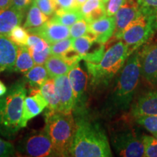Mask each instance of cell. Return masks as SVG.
Wrapping results in <instances>:
<instances>
[{
    "mask_svg": "<svg viewBox=\"0 0 157 157\" xmlns=\"http://www.w3.org/2000/svg\"><path fill=\"white\" fill-rule=\"evenodd\" d=\"M124 2V0H108L107 2L105 3V8L108 16H114Z\"/></svg>",
    "mask_w": 157,
    "mask_h": 157,
    "instance_id": "e575fe53",
    "label": "cell"
},
{
    "mask_svg": "<svg viewBox=\"0 0 157 157\" xmlns=\"http://www.w3.org/2000/svg\"><path fill=\"white\" fill-rule=\"evenodd\" d=\"M57 5V10L63 9H78L76 7L75 0H56Z\"/></svg>",
    "mask_w": 157,
    "mask_h": 157,
    "instance_id": "ab89813d",
    "label": "cell"
},
{
    "mask_svg": "<svg viewBox=\"0 0 157 157\" xmlns=\"http://www.w3.org/2000/svg\"><path fill=\"white\" fill-rule=\"evenodd\" d=\"M34 61L31 57L27 45L18 46L16 61L13 71L21 73H26L34 66Z\"/></svg>",
    "mask_w": 157,
    "mask_h": 157,
    "instance_id": "44dd1931",
    "label": "cell"
},
{
    "mask_svg": "<svg viewBox=\"0 0 157 157\" xmlns=\"http://www.w3.org/2000/svg\"><path fill=\"white\" fill-rule=\"evenodd\" d=\"M7 36L15 42V44L18 46L21 45H26L28 42L29 34L28 31L25 30L24 27L21 26V25H17L12 30Z\"/></svg>",
    "mask_w": 157,
    "mask_h": 157,
    "instance_id": "484cf974",
    "label": "cell"
},
{
    "mask_svg": "<svg viewBox=\"0 0 157 157\" xmlns=\"http://www.w3.org/2000/svg\"><path fill=\"white\" fill-rule=\"evenodd\" d=\"M23 149L27 155L31 156H55L52 141L44 129L42 132L35 133L29 136L25 140Z\"/></svg>",
    "mask_w": 157,
    "mask_h": 157,
    "instance_id": "9c48e42d",
    "label": "cell"
},
{
    "mask_svg": "<svg viewBox=\"0 0 157 157\" xmlns=\"http://www.w3.org/2000/svg\"><path fill=\"white\" fill-rule=\"evenodd\" d=\"M13 7L12 0H0V8H7Z\"/></svg>",
    "mask_w": 157,
    "mask_h": 157,
    "instance_id": "7bdbcfd3",
    "label": "cell"
},
{
    "mask_svg": "<svg viewBox=\"0 0 157 157\" xmlns=\"http://www.w3.org/2000/svg\"><path fill=\"white\" fill-rule=\"evenodd\" d=\"M34 2L41 11L48 16L53 15L57 10L56 0H34Z\"/></svg>",
    "mask_w": 157,
    "mask_h": 157,
    "instance_id": "1f68e13d",
    "label": "cell"
},
{
    "mask_svg": "<svg viewBox=\"0 0 157 157\" xmlns=\"http://www.w3.org/2000/svg\"><path fill=\"white\" fill-rule=\"evenodd\" d=\"M49 77L48 71L42 65H36L25 73V78L33 88H40Z\"/></svg>",
    "mask_w": 157,
    "mask_h": 157,
    "instance_id": "cb8c5ba5",
    "label": "cell"
},
{
    "mask_svg": "<svg viewBox=\"0 0 157 157\" xmlns=\"http://www.w3.org/2000/svg\"><path fill=\"white\" fill-rule=\"evenodd\" d=\"M155 32L149 15L141 11L136 18L125 27L119 40L126 44L133 52L146 43Z\"/></svg>",
    "mask_w": 157,
    "mask_h": 157,
    "instance_id": "8992f818",
    "label": "cell"
},
{
    "mask_svg": "<svg viewBox=\"0 0 157 157\" xmlns=\"http://www.w3.org/2000/svg\"><path fill=\"white\" fill-rule=\"evenodd\" d=\"M24 13L15 7L0 8V35H8L21 23Z\"/></svg>",
    "mask_w": 157,
    "mask_h": 157,
    "instance_id": "ac0fdd59",
    "label": "cell"
},
{
    "mask_svg": "<svg viewBox=\"0 0 157 157\" xmlns=\"http://www.w3.org/2000/svg\"><path fill=\"white\" fill-rule=\"evenodd\" d=\"M26 45L29 49L36 52H42L50 47V44L44 39L38 35L32 34L29 36Z\"/></svg>",
    "mask_w": 157,
    "mask_h": 157,
    "instance_id": "4dcf8cb0",
    "label": "cell"
},
{
    "mask_svg": "<svg viewBox=\"0 0 157 157\" xmlns=\"http://www.w3.org/2000/svg\"><path fill=\"white\" fill-rule=\"evenodd\" d=\"M153 136H154V137H156V138L157 139V132H155V133H153L152 134Z\"/></svg>",
    "mask_w": 157,
    "mask_h": 157,
    "instance_id": "bcb514c9",
    "label": "cell"
},
{
    "mask_svg": "<svg viewBox=\"0 0 157 157\" xmlns=\"http://www.w3.org/2000/svg\"><path fill=\"white\" fill-rule=\"evenodd\" d=\"M28 32L41 36L49 44L70 37V28L52 19L48 20L39 27L27 29Z\"/></svg>",
    "mask_w": 157,
    "mask_h": 157,
    "instance_id": "30bf717a",
    "label": "cell"
},
{
    "mask_svg": "<svg viewBox=\"0 0 157 157\" xmlns=\"http://www.w3.org/2000/svg\"><path fill=\"white\" fill-rule=\"evenodd\" d=\"M82 17H84L79 9H58L55 12L52 19L56 22L69 27Z\"/></svg>",
    "mask_w": 157,
    "mask_h": 157,
    "instance_id": "7402d4cb",
    "label": "cell"
},
{
    "mask_svg": "<svg viewBox=\"0 0 157 157\" xmlns=\"http://www.w3.org/2000/svg\"><path fill=\"white\" fill-rule=\"evenodd\" d=\"M89 31V23L84 17L74 23L70 26V37L72 39L78 38L85 35Z\"/></svg>",
    "mask_w": 157,
    "mask_h": 157,
    "instance_id": "83f0119b",
    "label": "cell"
},
{
    "mask_svg": "<svg viewBox=\"0 0 157 157\" xmlns=\"http://www.w3.org/2000/svg\"><path fill=\"white\" fill-rule=\"evenodd\" d=\"M132 117L157 116V90L150 91L140 95L131 105Z\"/></svg>",
    "mask_w": 157,
    "mask_h": 157,
    "instance_id": "9a60e30c",
    "label": "cell"
},
{
    "mask_svg": "<svg viewBox=\"0 0 157 157\" xmlns=\"http://www.w3.org/2000/svg\"><path fill=\"white\" fill-rule=\"evenodd\" d=\"M111 143L118 155L124 157L144 156V148L141 137L135 131L125 129L112 135Z\"/></svg>",
    "mask_w": 157,
    "mask_h": 157,
    "instance_id": "52a82bcc",
    "label": "cell"
},
{
    "mask_svg": "<svg viewBox=\"0 0 157 157\" xmlns=\"http://www.w3.org/2000/svg\"><path fill=\"white\" fill-rule=\"evenodd\" d=\"M44 130L52 141L55 156H69L76 131V122L72 113L47 111Z\"/></svg>",
    "mask_w": 157,
    "mask_h": 157,
    "instance_id": "5b68a950",
    "label": "cell"
},
{
    "mask_svg": "<svg viewBox=\"0 0 157 157\" xmlns=\"http://www.w3.org/2000/svg\"><path fill=\"white\" fill-rule=\"evenodd\" d=\"M106 11H105V4L103 5H101V7H98L95 10L90 13L87 16H86L84 18H85L87 21L88 23H91L93 21H97L98 19H101L102 17L106 16Z\"/></svg>",
    "mask_w": 157,
    "mask_h": 157,
    "instance_id": "d590c367",
    "label": "cell"
},
{
    "mask_svg": "<svg viewBox=\"0 0 157 157\" xmlns=\"http://www.w3.org/2000/svg\"><path fill=\"white\" fill-rule=\"evenodd\" d=\"M140 13V6L137 0H124L122 5L114 15L115 31L113 36L119 39L125 27Z\"/></svg>",
    "mask_w": 157,
    "mask_h": 157,
    "instance_id": "7c38bea8",
    "label": "cell"
},
{
    "mask_svg": "<svg viewBox=\"0 0 157 157\" xmlns=\"http://www.w3.org/2000/svg\"><path fill=\"white\" fill-rule=\"evenodd\" d=\"M18 45L7 35H0V73L13 71L16 61Z\"/></svg>",
    "mask_w": 157,
    "mask_h": 157,
    "instance_id": "2e32d148",
    "label": "cell"
},
{
    "mask_svg": "<svg viewBox=\"0 0 157 157\" xmlns=\"http://www.w3.org/2000/svg\"><path fill=\"white\" fill-rule=\"evenodd\" d=\"M29 51L30 52L33 60H34V63L36 65H43L48 60V58L50 56V47L48 48L45 49L42 52H36V51L31 50L29 48Z\"/></svg>",
    "mask_w": 157,
    "mask_h": 157,
    "instance_id": "836d02e7",
    "label": "cell"
},
{
    "mask_svg": "<svg viewBox=\"0 0 157 157\" xmlns=\"http://www.w3.org/2000/svg\"><path fill=\"white\" fill-rule=\"evenodd\" d=\"M14 153V146L11 143L0 138V157L12 156Z\"/></svg>",
    "mask_w": 157,
    "mask_h": 157,
    "instance_id": "74e56055",
    "label": "cell"
},
{
    "mask_svg": "<svg viewBox=\"0 0 157 157\" xmlns=\"http://www.w3.org/2000/svg\"><path fill=\"white\" fill-rule=\"evenodd\" d=\"M44 64L49 76L51 78L66 75L73 66V65L70 64L61 56H52V55H50Z\"/></svg>",
    "mask_w": 157,
    "mask_h": 157,
    "instance_id": "d6986e66",
    "label": "cell"
},
{
    "mask_svg": "<svg viewBox=\"0 0 157 157\" xmlns=\"http://www.w3.org/2000/svg\"><path fill=\"white\" fill-rule=\"evenodd\" d=\"M101 1L103 2V3H105V2H108V0H101Z\"/></svg>",
    "mask_w": 157,
    "mask_h": 157,
    "instance_id": "7dc6e473",
    "label": "cell"
},
{
    "mask_svg": "<svg viewBox=\"0 0 157 157\" xmlns=\"http://www.w3.org/2000/svg\"><path fill=\"white\" fill-rule=\"evenodd\" d=\"M78 63H76L72 66L68 73V77L73 91L74 100V109L76 108L81 110L84 95L87 88V75L80 68Z\"/></svg>",
    "mask_w": 157,
    "mask_h": 157,
    "instance_id": "4fadbf2b",
    "label": "cell"
},
{
    "mask_svg": "<svg viewBox=\"0 0 157 157\" xmlns=\"http://www.w3.org/2000/svg\"><path fill=\"white\" fill-rule=\"evenodd\" d=\"M142 141L144 148V156L157 157V139L154 136L143 135Z\"/></svg>",
    "mask_w": 157,
    "mask_h": 157,
    "instance_id": "4316f807",
    "label": "cell"
},
{
    "mask_svg": "<svg viewBox=\"0 0 157 157\" xmlns=\"http://www.w3.org/2000/svg\"><path fill=\"white\" fill-rule=\"evenodd\" d=\"M61 57L64 60H66V61L69 63L70 64L73 65V66L76 63H78L80 60H82L81 56L73 48L65 52Z\"/></svg>",
    "mask_w": 157,
    "mask_h": 157,
    "instance_id": "8d00e7d4",
    "label": "cell"
},
{
    "mask_svg": "<svg viewBox=\"0 0 157 157\" xmlns=\"http://www.w3.org/2000/svg\"><path fill=\"white\" fill-rule=\"evenodd\" d=\"M72 38H67L50 44V55L61 56L65 52L72 48Z\"/></svg>",
    "mask_w": 157,
    "mask_h": 157,
    "instance_id": "f1b7e54d",
    "label": "cell"
},
{
    "mask_svg": "<svg viewBox=\"0 0 157 157\" xmlns=\"http://www.w3.org/2000/svg\"><path fill=\"white\" fill-rule=\"evenodd\" d=\"M27 90L23 82H18L0 97V135L7 139L14 138L21 128L23 105Z\"/></svg>",
    "mask_w": 157,
    "mask_h": 157,
    "instance_id": "3957f363",
    "label": "cell"
},
{
    "mask_svg": "<svg viewBox=\"0 0 157 157\" xmlns=\"http://www.w3.org/2000/svg\"><path fill=\"white\" fill-rule=\"evenodd\" d=\"M144 13V12H143ZM149 15L151 21L152 25L154 27V31L157 30V9H155L154 10L149 12V13H146Z\"/></svg>",
    "mask_w": 157,
    "mask_h": 157,
    "instance_id": "b9f144b4",
    "label": "cell"
},
{
    "mask_svg": "<svg viewBox=\"0 0 157 157\" xmlns=\"http://www.w3.org/2000/svg\"><path fill=\"white\" fill-rule=\"evenodd\" d=\"M132 53L130 49L119 39L105 51L97 63H87V67L95 85H107L120 71L128 57Z\"/></svg>",
    "mask_w": 157,
    "mask_h": 157,
    "instance_id": "277c9868",
    "label": "cell"
},
{
    "mask_svg": "<svg viewBox=\"0 0 157 157\" xmlns=\"http://www.w3.org/2000/svg\"><path fill=\"white\" fill-rule=\"evenodd\" d=\"M87 1V0H75V2H76V7H77V8L79 9L80 7L83 5V4L85 2Z\"/></svg>",
    "mask_w": 157,
    "mask_h": 157,
    "instance_id": "f6af8a7d",
    "label": "cell"
},
{
    "mask_svg": "<svg viewBox=\"0 0 157 157\" xmlns=\"http://www.w3.org/2000/svg\"><path fill=\"white\" fill-rule=\"evenodd\" d=\"M140 6L141 11L144 13L149 12L157 9V0H137Z\"/></svg>",
    "mask_w": 157,
    "mask_h": 157,
    "instance_id": "f35d334b",
    "label": "cell"
},
{
    "mask_svg": "<svg viewBox=\"0 0 157 157\" xmlns=\"http://www.w3.org/2000/svg\"><path fill=\"white\" fill-rule=\"evenodd\" d=\"M40 91L48 103V111H58L59 97L54 78L50 77L40 87Z\"/></svg>",
    "mask_w": 157,
    "mask_h": 157,
    "instance_id": "ffe728a7",
    "label": "cell"
},
{
    "mask_svg": "<svg viewBox=\"0 0 157 157\" xmlns=\"http://www.w3.org/2000/svg\"><path fill=\"white\" fill-rule=\"evenodd\" d=\"M7 92V87H6V86L4 84L3 82L0 80V97L6 94Z\"/></svg>",
    "mask_w": 157,
    "mask_h": 157,
    "instance_id": "ee69618b",
    "label": "cell"
},
{
    "mask_svg": "<svg viewBox=\"0 0 157 157\" xmlns=\"http://www.w3.org/2000/svg\"><path fill=\"white\" fill-rule=\"evenodd\" d=\"M114 16H106L89 23V31L96 36V42L105 44L115 31Z\"/></svg>",
    "mask_w": 157,
    "mask_h": 157,
    "instance_id": "e0dca14e",
    "label": "cell"
},
{
    "mask_svg": "<svg viewBox=\"0 0 157 157\" xmlns=\"http://www.w3.org/2000/svg\"><path fill=\"white\" fill-rule=\"evenodd\" d=\"M140 72L139 50L128 57L120 70L117 84L110 99L111 110L113 112L127 111L130 108L138 87Z\"/></svg>",
    "mask_w": 157,
    "mask_h": 157,
    "instance_id": "7a4b0ae2",
    "label": "cell"
},
{
    "mask_svg": "<svg viewBox=\"0 0 157 157\" xmlns=\"http://www.w3.org/2000/svg\"><path fill=\"white\" fill-rule=\"evenodd\" d=\"M135 118L136 122L149 132H157V116H139Z\"/></svg>",
    "mask_w": 157,
    "mask_h": 157,
    "instance_id": "f546056e",
    "label": "cell"
},
{
    "mask_svg": "<svg viewBox=\"0 0 157 157\" xmlns=\"http://www.w3.org/2000/svg\"><path fill=\"white\" fill-rule=\"evenodd\" d=\"M70 155L75 157H110L112 153L109 139L101 126L87 119H78Z\"/></svg>",
    "mask_w": 157,
    "mask_h": 157,
    "instance_id": "6da1fadb",
    "label": "cell"
},
{
    "mask_svg": "<svg viewBox=\"0 0 157 157\" xmlns=\"http://www.w3.org/2000/svg\"><path fill=\"white\" fill-rule=\"evenodd\" d=\"M139 58L141 75L157 87V42L147 44L139 51Z\"/></svg>",
    "mask_w": 157,
    "mask_h": 157,
    "instance_id": "ba28073f",
    "label": "cell"
},
{
    "mask_svg": "<svg viewBox=\"0 0 157 157\" xmlns=\"http://www.w3.org/2000/svg\"><path fill=\"white\" fill-rule=\"evenodd\" d=\"M31 3H32V0H12L13 7L23 13L26 10V9Z\"/></svg>",
    "mask_w": 157,
    "mask_h": 157,
    "instance_id": "60d3db41",
    "label": "cell"
},
{
    "mask_svg": "<svg viewBox=\"0 0 157 157\" xmlns=\"http://www.w3.org/2000/svg\"><path fill=\"white\" fill-rule=\"evenodd\" d=\"M49 16L43 13L34 1L29 9L26 20L24 23L25 29H34L39 27L49 20Z\"/></svg>",
    "mask_w": 157,
    "mask_h": 157,
    "instance_id": "603a6c76",
    "label": "cell"
},
{
    "mask_svg": "<svg viewBox=\"0 0 157 157\" xmlns=\"http://www.w3.org/2000/svg\"><path fill=\"white\" fill-rule=\"evenodd\" d=\"M48 107V103L42 95L40 90L33 88L31 90L30 96L25 97L23 101V113L21 118V128L27 125V122L43 111Z\"/></svg>",
    "mask_w": 157,
    "mask_h": 157,
    "instance_id": "8fae6325",
    "label": "cell"
},
{
    "mask_svg": "<svg viewBox=\"0 0 157 157\" xmlns=\"http://www.w3.org/2000/svg\"><path fill=\"white\" fill-rule=\"evenodd\" d=\"M55 84L59 97L58 111L65 113H71L74 109V100L68 74L54 78Z\"/></svg>",
    "mask_w": 157,
    "mask_h": 157,
    "instance_id": "5bb4252c",
    "label": "cell"
},
{
    "mask_svg": "<svg viewBox=\"0 0 157 157\" xmlns=\"http://www.w3.org/2000/svg\"><path fill=\"white\" fill-rule=\"evenodd\" d=\"M103 2L101 0H87V1L80 7L79 10L83 15L84 17L87 16L90 13H92L94 10L98 7H101V5H104Z\"/></svg>",
    "mask_w": 157,
    "mask_h": 157,
    "instance_id": "d6a6232c",
    "label": "cell"
},
{
    "mask_svg": "<svg viewBox=\"0 0 157 157\" xmlns=\"http://www.w3.org/2000/svg\"><path fill=\"white\" fill-rule=\"evenodd\" d=\"M95 42L88 35L85 34L84 36L73 39L72 41V48L75 50L82 57H83L90 50Z\"/></svg>",
    "mask_w": 157,
    "mask_h": 157,
    "instance_id": "d4e9b609",
    "label": "cell"
}]
</instances>
